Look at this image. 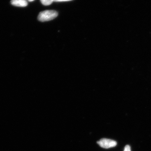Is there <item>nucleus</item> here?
Returning <instances> with one entry per match:
<instances>
[{
  "label": "nucleus",
  "instance_id": "obj_1",
  "mask_svg": "<svg viewBox=\"0 0 151 151\" xmlns=\"http://www.w3.org/2000/svg\"><path fill=\"white\" fill-rule=\"evenodd\" d=\"M58 13L54 10H46L41 12L38 16V19L40 22H45L52 20L56 17Z\"/></svg>",
  "mask_w": 151,
  "mask_h": 151
},
{
  "label": "nucleus",
  "instance_id": "obj_2",
  "mask_svg": "<svg viewBox=\"0 0 151 151\" xmlns=\"http://www.w3.org/2000/svg\"><path fill=\"white\" fill-rule=\"evenodd\" d=\"M100 147L103 148L109 149L116 147L117 145V142L113 140L107 139H102L97 142Z\"/></svg>",
  "mask_w": 151,
  "mask_h": 151
},
{
  "label": "nucleus",
  "instance_id": "obj_3",
  "mask_svg": "<svg viewBox=\"0 0 151 151\" xmlns=\"http://www.w3.org/2000/svg\"><path fill=\"white\" fill-rule=\"evenodd\" d=\"M11 4L12 5L18 7H25L27 6V0H12Z\"/></svg>",
  "mask_w": 151,
  "mask_h": 151
},
{
  "label": "nucleus",
  "instance_id": "obj_4",
  "mask_svg": "<svg viewBox=\"0 0 151 151\" xmlns=\"http://www.w3.org/2000/svg\"><path fill=\"white\" fill-rule=\"evenodd\" d=\"M42 4L45 6H48L53 2V0H40Z\"/></svg>",
  "mask_w": 151,
  "mask_h": 151
},
{
  "label": "nucleus",
  "instance_id": "obj_5",
  "mask_svg": "<svg viewBox=\"0 0 151 151\" xmlns=\"http://www.w3.org/2000/svg\"><path fill=\"white\" fill-rule=\"evenodd\" d=\"M124 151H131V147L129 145H127L125 147Z\"/></svg>",
  "mask_w": 151,
  "mask_h": 151
},
{
  "label": "nucleus",
  "instance_id": "obj_6",
  "mask_svg": "<svg viewBox=\"0 0 151 151\" xmlns=\"http://www.w3.org/2000/svg\"><path fill=\"white\" fill-rule=\"evenodd\" d=\"M72 1V0H53L54 2H63L68 1Z\"/></svg>",
  "mask_w": 151,
  "mask_h": 151
},
{
  "label": "nucleus",
  "instance_id": "obj_7",
  "mask_svg": "<svg viewBox=\"0 0 151 151\" xmlns=\"http://www.w3.org/2000/svg\"><path fill=\"white\" fill-rule=\"evenodd\" d=\"M28 1H29L30 2H32L33 1H34V0H28Z\"/></svg>",
  "mask_w": 151,
  "mask_h": 151
}]
</instances>
